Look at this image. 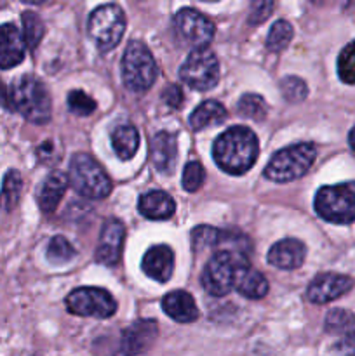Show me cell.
<instances>
[{"instance_id": "34", "label": "cell", "mask_w": 355, "mask_h": 356, "mask_svg": "<svg viewBox=\"0 0 355 356\" xmlns=\"http://www.w3.org/2000/svg\"><path fill=\"white\" fill-rule=\"evenodd\" d=\"M68 108L77 117H89L96 110V101L84 90H72L68 94Z\"/></svg>"}, {"instance_id": "30", "label": "cell", "mask_w": 355, "mask_h": 356, "mask_svg": "<svg viewBox=\"0 0 355 356\" xmlns=\"http://www.w3.org/2000/svg\"><path fill=\"white\" fill-rule=\"evenodd\" d=\"M338 75L345 83H355V40L345 45L338 56Z\"/></svg>"}, {"instance_id": "23", "label": "cell", "mask_w": 355, "mask_h": 356, "mask_svg": "<svg viewBox=\"0 0 355 356\" xmlns=\"http://www.w3.org/2000/svg\"><path fill=\"white\" fill-rule=\"evenodd\" d=\"M226 117H228V113H226V108L221 103L205 101V103L198 104L194 113L190 115V127L194 131H202V129L211 127V125L223 124Z\"/></svg>"}, {"instance_id": "38", "label": "cell", "mask_w": 355, "mask_h": 356, "mask_svg": "<svg viewBox=\"0 0 355 356\" xmlns=\"http://www.w3.org/2000/svg\"><path fill=\"white\" fill-rule=\"evenodd\" d=\"M338 356H355V330L348 332L341 337L334 346Z\"/></svg>"}, {"instance_id": "42", "label": "cell", "mask_w": 355, "mask_h": 356, "mask_svg": "<svg viewBox=\"0 0 355 356\" xmlns=\"http://www.w3.org/2000/svg\"><path fill=\"white\" fill-rule=\"evenodd\" d=\"M205 2H218V0H205Z\"/></svg>"}, {"instance_id": "10", "label": "cell", "mask_w": 355, "mask_h": 356, "mask_svg": "<svg viewBox=\"0 0 355 356\" xmlns=\"http://www.w3.org/2000/svg\"><path fill=\"white\" fill-rule=\"evenodd\" d=\"M240 261L246 259L228 252V250H219L211 257V261L205 264L204 271H202V287L214 298L228 294L233 289L235 268Z\"/></svg>"}, {"instance_id": "41", "label": "cell", "mask_w": 355, "mask_h": 356, "mask_svg": "<svg viewBox=\"0 0 355 356\" xmlns=\"http://www.w3.org/2000/svg\"><path fill=\"white\" fill-rule=\"evenodd\" d=\"M312 2H313V3H322L324 0H312Z\"/></svg>"}, {"instance_id": "32", "label": "cell", "mask_w": 355, "mask_h": 356, "mask_svg": "<svg viewBox=\"0 0 355 356\" xmlns=\"http://www.w3.org/2000/svg\"><path fill=\"white\" fill-rule=\"evenodd\" d=\"M281 92L289 103H301L308 94V86L299 76H285L281 82Z\"/></svg>"}, {"instance_id": "19", "label": "cell", "mask_w": 355, "mask_h": 356, "mask_svg": "<svg viewBox=\"0 0 355 356\" xmlns=\"http://www.w3.org/2000/svg\"><path fill=\"white\" fill-rule=\"evenodd\" d=\"M306 247L296 238H284L275 243L268 252V263L278 270H296L303 264Z\"/></svg>"}, {"instance_id": "6", "label": "cell", "mask_w": 355, "mask_h": 356, "mask_svg": "<svg viewBox=\"0 0 355 356\" xmlns=\"http://www.w3.org/2000/svg\"><path fill=\"white\" fill-rule=\"evenodd\" d=\"M315 211L334 225H350L355 221V181L324 186L315 195Z\"/></svg>"}, {"instance_id": "21", "label": "cell", "mask_w": 355, "mask_h": 356, "mask_svg": "<svg viewBox=\"0 0 355 356\" xmlns=\"http://www.w3.org/2000/svg\"><path fill=\"white\" fill-rule=\"evenodd\" d=\"M162 309L178 323H191L198 318V309L194 298L184 291L169 292L162 299Z\"/></svg>"}, {"instance_id": "13", "label": "cell", "mask_w": 355, "mask_h": 356, "mask_svg": "<svg viewBox=\"0 0 355 356\" xmlns=\"http://www.w3.org/2000/svg\"><path fill=\"white\" fill-rule=\"evenodd\" d=\"M352 287H354V280L347 275L322 273L313 278L312 284L308 285L306 298L315 305H326L350 292Z\"/></svg>"}, {"instance_id": "27", "label": "cell", "mask_w": 355, "mask_h": 356, "mask_svg": "<svg viewBox=\"0 0 355 356\" xmlns=\"http://www.w3.org/2000/svg\"><path fill=\"white\" fill-rule=\"evenodd\" d=\"M21 188H23V181H21V174L17 170H9L3 177L2 193H0V205L6 211H13L19 202Z\"/></svg>"}, {"instance_id": "25", "label": "cell", "mask_w": 355, "mask_h": 356, "mask_svg": "<svg viewBox=\"0 0 355 356\" xmlns=\"http://www.w3.org/2000/svg\"><path fill=\"white\" fill-rule=\"evenodd\" d=\"M240 117L254 122H263L268 115V104L260 94H244L237 104Z\"/></svg>"}, {"instance_id": "36", "label": "cell", "mask_w": 355, "mask_h": 356, "mask_svg": "<svg viewBox=\"0 0 355 356\" xmlns=\"http://www.w3.org/2000/svg\"><path fill=\"white\" fill-rule=\"evenodd\" d=\"M274 10V0H251V13L247 23L251 26L265 23Z\"/></svg>"}, {"instance_id": "17", "label": "cell", "mask_w": 355, "mask_h": 356, "mask_svg": "<svg viewBox=\"0 0 355 356\" xmlns=\"http://www.w3.org/2000/svg\"><path fill=\"white\" fill-rule=\"evenodd\" d=\"M143 271L155 282H167L174 271V252L169 245H153L146 250L141 263Z\"/></svg>"}, {"instance_id": "12", "label": "cell", "mask_w": 355, "mask_h": 356, "mask_svg": "<svg viewBox=\"0 0 355 356\" xmlns=\"http://www.w3.org/2000/svg\"><path fill=\"white\" fill-rule=\"evenodd\" d=\"M159 336V325L155 320H138L131 323L122 332L120 337V356H138L143 355Z\"/></svg>"}, {"instance_id": "28", "label": "cell", "mask_w": 355, "mask_h": 356, "mask_svg": "<svg viewBox=\"0 0 355 356\" xmlns=\"http://www.w3.org/2000/svg\"><path fill=\"white\" fill-rule=\"evenodd\" d=\"M21 21H23V38L24 44H26L28 49H37V45L40 44L42 37H44V23H42L40 16L31 10H26L21 16Z\"/></svg>"}, {"instance_id": "2", "label": "cell", "mask_w": 355, "mask_h": 356, "mask_svg": "<svg viewBox=\"0 0 355 356\" xmlns=\"http://www.w3.org/2000/svg\"><path fill=\"white\" fill-rule=\"evenodd\" d=\"M10 104L19 111L28 122L47 124L52 115V104L49 90L35 76H21L10 87Z\"/></svg>"}, {"instance_id": "11", "label": "cell", "mask_w": 355, "mask_h": 356, "mask_svg": "<svg viewBox=\"0 0 355 356\" xmlns=\"http://www.w3.org/2000/svg\"><path fill=\"white\" fill-rule=\"evenodd\" d=\"M174 28H176L178 35L183 38L187 44L194 45L195 49L205 47L211 44L212 37H214V23L204 14H200L195 9H181L180 13L174 16Z\"/></svg>"}, {"instance_id": "33", "label": "cell", "mask_w": 355, "mask_h": 356, "mask_svg": "<svg viewBox=\"0 0 355 356\" xmlns=\"http://www.w3.org/2000/svg\"><path fill=\"white\" fill-rule=\"evenodd\" d=\"M355 325V315L347 309H331L326 316L327 332H347Z\"/></svg>"}, {"instance_id": "5", "label": "cell", "mask_w": 355, "mask_h": 356, "mask_svg": "<svg viewBox=\"0 0 355 356\" xmlns=\"http://www.w3.org/2000/svg\"><path fill=\"white\" fill-rule=\"evenodd\" d=\"M157 63L141 40H131L122 58V80L132 92H145L157 79Z\"/></svg>"}, {"instance_id": "20", "label": "cell", "mask_w": 355, "mask_h": 356, "mask_svg": "<svg viewBox=\"0 0 355 356\" xmlns=\"http://www.w3.org/2000/svg\"><path fill=\"white\" fill-rule=\"evenodd\" d=\"M68 177L61 170H54V172H51L45 177V181L38 188L37 195L38 207H40L42 212L51 214V212L58 209L59 202H61L63 195H65L66 188H68Z\"/></svg>"}, {"instance_id": "15", "label": "cell", "mask_w": 355, "mask_h": 356, "mask_svg": "<svg viewBox=\"0 0 355 356\" xmlns=\"http://www.w3.org/2000/svg\"><path fill=\"white\" fill-rule=\"evenodd\" d=\"M150 155H152V163L155 169L160 174L171 176L174 172L178 159L176 136L167 131L157 132L150 141Z\"/></svg>"}, {"instance_id": "8", "label": "cell", "mask_w": 355, "mask_h": 356, "mask_svg": "<svg viewBox=\"0 0 355 356\" xmlns=\"http://www.w3.org/2000/svg\"><path fill=\"white\" fill-rule=\"evenodd\" d=\"M180 76L195 90H209L219 80V61L212 51L198 47L188 54L180 68Z\"/></svg>"}, {"instance_id": "3", "label": "cell", "mask_w": 355, "mask_h": 356, "mask_svg": "<svg viewBox=\"0 0 355 356\" xmlns=\"http://www.w3.org/2000/svg\"><path fill=\"white\" fill-rule=\"evenodd\" d=\"M68 181L73 190L90 200L106 198L111 191V181L101 163L87 153H75L70 160Z\"/></svg>"}, {"instance_id": "4", "label": "cell", "mask_w": 355, "mask_h": 356, "mask_svg": "<svg viewBox=\"0 0 355 356\" xmlns=\"http://www.w3.org/2000/svg\"><path fill=\"white\" fill-rule=\"evenodd\" d=\"M317 156L313 143H298L275 153L265 169V177L275 183H289L303 177Z\"/></svg>"}, {"instance_id": "16", "label": "cell", "mask_w": 355, "mask_h": 356, "mask_svg": "<svg viewBox=\"0 0 355 356\" xmlns=\"http://www.w3.org/2000/svg\"><path fill=\"white\" fill-rule=\"evenodd\" d=\"M24 38L16 24L6 23L0 26V68L9 70L24 59Z\"/></svg>"}, {"instance_id": "39", "label": "cell", "mask_w": 355, "mask_h": 356, "mask_svg": "<svg viewBox=\"0 0 355 356\" xmlns=\"http://www.w3.org/2000/svg\"><path fill=\"white\" fill-rule=\"evenodd\" d=\"M348 143H350L352 149L355 152V127L350 131V136H348Z\"/></svg>"}, {"instance_id": "14", "label": "cell", "mask_w": 355, "mask_h": 356, "mask_svg": "<svg viewBox=\"0 0 355 356\" xmlns=\"http://www.w3.org/2000/svg\"><path fill=\"white\" fill-rule=\"evenodd\" d=\"M124 238L125 228L118 219H108V221H104L100 235V243H97L96 249L97 263L104 264V266H115L120 261Z\"/></svg>"}, {"instance_id": "26", "label": "cell", "mask_w": 355, "mask_h": 356, "mask_svg": "<svg viewBox=\"0 0 355 356\" xmlns=\"http://www.w3.org/2000/svg\"><path fill=\"white\" fill-rule=\"evenodd\" d=\"M292 24L285 19L275 21L274 26L270 28L267 37V49L270 52H282L292 40Z\"/></svg>"}, {"instance_id": "22", "label": "cell", "mask_w": 355, "mask_h": 356, "mask_svg": "<svg viewBox=\"0 0 355 356\" xmlns=\"http://www.w3.org/2000/svg\"><path fill=\"white\" fill-rule=\"evenodd\" d=\"M138 207L145 218L155 219V221L169 219L176 212V204H174L173 197L160 190L148 191V193L141 195Z\"/></svg>"}, {"instance_id": "7", "label": "cell", "mask_w": 355, "mask_h": 356, "mask_svg": "<svg viewBox=\"0 0 355 356\" xmlns=\"http://www.w3.org/2000/svg\"><path fill=\"white\" fill-rule=\"evenodd\" d=\"M125 31V14L115 3L96 7L89 16V35L101 51H111L118 45Z\"/></svg>"}, {"instance_id": "40", "label": "cell", "mask_w": 355, "mask_h": 356, "mask_svg": "<svg viewBox=\"0 0 355 356\" xmlns=\"http://www.w3.org/2000/svg\"><path fill=\"white\" fill-rule=\"evenodd\" d=\"M23 3H30V6H40V3H45L47 0H21Z\"/></svg>"}, {"instance_id": "24", "label": "cell", "mask_w": 355, "mask_h": 356, "mask_svg": "<svg viewBox=\"0 0 355 356\" xmlns=\"http://www.w3.org/2000/svg\"><path fill=\"white\" fill-rule=\"evenodd\" d=\"M111 146L120 160H131L139 146V134L132 125H120L111 134Z\"/></svg>"}, {"instance_id": "37", "label": "cell", "mask_w": 355, "mask_h": 356, "mask_svg": "<svg viewBox=\"0 0 355 356\" xmlns=\"http://www.w3.org/2000/svg\"><path fill=\"white\" fill-rule=\"evenodd\" d=\"M162 99L167 106L181 108V104H183L184 101L183 90H181V87L176 86V83H171V86H167V89L162 92Z\"/></svg>"}, {"instance_id": "35", "label": "cell", "mask_w": 355, "mask_h": 356, "mask_svg": "<svg viewBox=\"0 0 355 356\" xmlns=\"http://www.w3.org/2000/svg\"><path fill=\"white\" fill-rule=\"evenodd\" d=\"M204 177L205 172L200 162H197V160L188 162L183 170V188L187 191H190V193H194V191H197L204 184Z\"/></svg>"}, {"instance_id": "9", "label": "cell", "mask_w": 355, "mask_h": 356, "mask_svg": "<svg viewBox=\"0 0 355 356\" xmlns=\"http://www.w3.org/2000/svg\"><path fill=\"white\" fill-rule=\"evenodd\" d=\"M66 309L77 316L110 318L117 312V302L108 291L97 287H80L66 296Z\"/></svg>"}, {"instance_id": "1", "label": "cell", "mask_w": 355, "mask_h": 356, "mask_svg": "<svg viewBox=\"0 0 355 356\" xmlns=\"http://www.w3.org/2000/svg\"><path fill=\"white\" fill-rule=\"evenodd\" d=\"M260 153L258 138L251 129L237 125L223 132L212 146V159L221 170L242 176L254 165Z\"/></svg>"}, {"instance_id": "18", "label": "cell", "mask_w": 355, "mask_h": 356, "mask_svg": "<svg viewBox=\"0 0 355 356\" xmlns=\"http://www.w3.org/2000/svg\"><path fill=\"white\" fill-rule=\"evenodd\" d=\"M233 287L239 294L247 299H261L268 292V282L258 270H254L247 261H240L235 268Z\"/></svg>"}, {"instance_id": "29", "label": "cell", "mask_w": 355, "mask_h": 356, "mask_svg": "<svg viewBox=\"0 0 355 356\" xmlns=\"http://www.w3.org/2000/svg\"><path fill=\"white\" fill-rule=\"evenodd\" d=\"M77 256L75 249H73L72 243L65 238V236L58 235L49 242L47 247V259L52 264H65L70 263L73 257Z\"/></svg>"}, {"instance_id": "31", "label": "cell", "mask_w": 355, "mask_h": 356, "mask_svg": "<svg viewBox=\"0 0 355 356\" xmlns=\"http://www.w3.org/2000/svg\"><path fill=\"white\" fill-rule=\"evenodd\" d=\"M219 236H221V233L216 228L207 225H200L191 229V247H194L195 252H202V250L219 243Z\"/></svg>"}]
</instances>
